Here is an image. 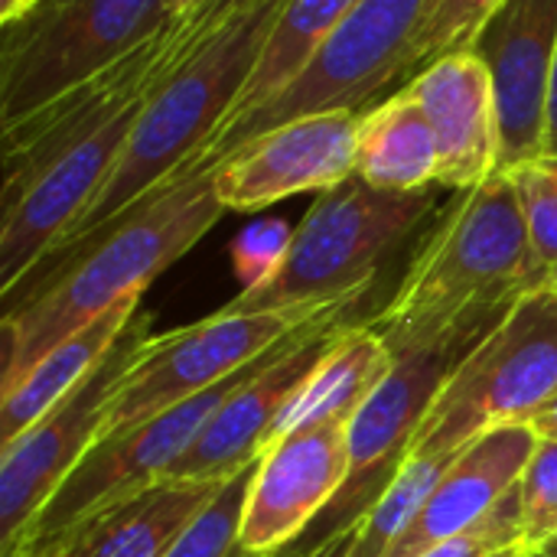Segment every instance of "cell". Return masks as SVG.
Here are the masks:
<instances>
[{"mask_svg": "<svg viewBox=\"0 0 557 557\" xmlns=\"http://www.w3.org/2000/svg\"><path fill=\"white\" fill-rule=\"evenodd\" d=\"M356 176L392 193L437 186V140L424 108L405 88L359 114Z\"/></svg>", "mask_w": 557, "mask_h": 557, "instance_id": "obj_21", "label": "cell"}, {"mask_svg": "<svg viewBox=\"0 0 557 557\" xmlns=\"http://www.w3.org/2000/svg\"><path fill=\"white\" fill-rule=\"evenodd\" d=\"M535 444L539 434L529 424L493 428L470 441L437 480L428 503L392 545L388 557H421L428 548L444 545L490 519L493 509L519 486Z\"/></svg>", "mask_w": 557, "mask_h": 557, "instance_id": "obj_17", "label": "cell"}, {"mask_svg": "<svg viewBox=\"0 0 557 557\" xmlns=\"http://www.w3.org/2000/svg\"><path fill=\"white\" fill-rule=\"evenodd\" d=\"M52 557H62V555H52Z\"/></svg>", "mask_w": 557, "mask_h": 557, "instance_id": "obj_40", "label": "cell"}, {"mask_svg": "<svg viewBox=\"0 0 557 557\" xmlns=\"http://www.w3.org/2000/svg\"><path fill=\"white\" fill-rule=\"evenodd\" d=\"M225 483L160 480L137 496L91 516L62 548V557H166L189 522Z\"/></svg>", "mask_w": 557, "mask_h": 557, "instance_id": "obj_18", "label": "cell"}, {"mask_svg": "<svg viewBox=\"0 0 557 557\" xmlns=\"http://www.w3.org/2000/svg\"><path fill=\"white\" fill-rule=\"evenodd\" d=\"M401 88L418 98L434 131L437 186L460 193L503 170L496 82L476 49L434 59Z\"/></svg>", "mask_w": 557, "mask_h": 557, "instance_id": "obj_16", "label": "cell"}, {"mask_svg": "<svg viewBox=\"0 0 557 557\" xmlns=\"http://www.w3.org/2000/svg\"><path fill=\"white\" fill-rule=\"evenodd\" d=\"M199 0H176V7H180V13H186V10H193Z\"/></svg>", "mask_w": 557, "mask_h": 557, "instance_id": "obj_36", "label": "cell"}, {"mask_svg": "<svg viewBox=\"0 0 557 557\" xmlns=\"http://www.w3.org/2000/svg\"><path fill=\"white\" fill-rule=\"evenodd\" d=\"M506 173L516 183L522 215L529 225V245H532L529 287L557 281V153H542Z\"/></svg>", "mask_w": 557, "mask_h": 557, "instance_id": "obj_24", "label": "cell"}, {"mask_svg": "<svg viewBox=\"0 0 557 557\" xmlns=\"http://www.w3.org/2000/svg\"><path fill=\"white\" fill-rule=\"evenodd\" d=\"M473 49L496 82L503 170L542 157L557 65V0H503Z\"/></svg>", "mask_w": 557, "mask_h": 557, "instance_id": "obj_15", "label": "cell"}, {"mask_svg": "<svg viewBox=\"0 0 557 557\" xmlns=\"http://www.w3.org/2000/svg\"><path fill=\"white\" fill-rule=\"evenodd\" d=\"M460 450H411V457L405 460V467L398 470L392 486L382 493V499L362 519L356 542L346 557H388L392 545L414 522V516L428 503L431 490L437 486V480L447 473V467L457 460Z\"/></svg>", "mask_w": 557, "mask_h": 557, "instance_id": "obj_23", "label": "cell"}, {"mask_svg": "<svg viewBox=\"0 0 557 557\" xmlns=\"http://www.w3.org/2000/svg\"><path fill=\"white\" fill-rule=\"evenodd\" d=\"M290 242H294V225H287L284 219L251 222L232 242V264L242 281V290H255V287L268 284L281 271Z\"/></svg>", "mask_w": 557, "mask_h": 557, "instance_id": "obj_28", "label": "cell"}, {"mask_svg": "<svg viewBox=\"0 0 557 557\" xmlns=\"http://www.w3.org/2000/svg\"><path fill=\"white\" fill-rule=\"evenodd\" d=\"M176 20V0H36L0 26V131L117 69Z\"/></svg>", "mask_w": 557, "mask_h": 557, "instance_id": "obj_5", "label": "cell"}, {"mask_svg": "<svg viewBox=\"0 0 557 557\" xmlns=\"http://www.w3.org/2000/svg\"><path fill=\"white\" fill-rule=\"evenodd\" d=\"M176 42L173 23L117 69L0 131V294L29 274L95 202Z\"/></svg>", "mask_w": 557, "mask_h": 557, "instance_id": "obj_2", "label": "cell"}, {"mask_svg": "<svg viewBox=\"0 0 557 557\" xmlns=\"http://www.w3.org/2000/svg\"><path fill=\"white\" fill-rule=\"evenodd\" d=\"M557 395V281L529 287L460 366L414 450H460L493 428L532 424Z\"/></svg>", "mask_w": 557, "mask_h": 557, "instance_id": "obj_7", "label": "cell"}, {"mask_svg": "<svg viewBox=\"0 0 557 557\" xmlns=\"http://www.w3.org/2000/svg\"><path fill=\"white\" fill-rule=\"evenodd\" d=\"M359 0H287V7L281 10L277 23L264 42L255 75H251L248 88L242 91L232 117L222 124V131L245 121L248 114L264 108L281 88H287L304 72V65L320 52V46L330 39V33L349 16V10Z\"/></svg>", "mask_w": 557, "mask_h": 557, "instance_id": "obj_22", "label": "cell"}, {"mask_svg": "<svg viewBox=\"0 0 557 557\" xmlns=\"http://www.w3.org/2000/svg\"><path fill=\"white\" fill-rule=\"evenodd\" d=\"M496 326L499 323L470 326L424 352L395 359V369L382 379L349 424V476L307 539H326L330 532L362 522L372 512L411 457L441 392Z\"/></svg>", "mask_w": 557, "mask_h": 557, "instance_id": "obj_10", "label": "cell"}, {"mask_svg": "<svg viewBox=\"0 0 557 557\" xmlns=\"http://www.w3.org/2000/svg\"><path fill=\"white\" fill-rule=\"evenodd\" d=\"M506 557H529V548H525V545H516V548H512Z\"/></svg>", "mask_w": 557, "mask_h": 557, "instance_id": "obj_37", "label": "cell"}, {"mask_svg": "<svg viewBox=\"0 0 557 557\" xmlns=\"http://www.w3.org/2000/svg\"><path fill=\"white\" fill-rule=\"evenodd\" d=\"M529 557H557V539H552L548 545H542L535 552H529Z\"/></svg>", "mask_w": 557, "mask_h": 557, "instance_id": "obj_35", "label": "cell"}, {"mask_svg": "<svg viewBox=\"0 0 557 557\" xmlns=\"http://www.w3.org/2000/svg\"><path fill=\"white\" fill-rule=\"evenodd\" d=\"M392 369L395 356L379 330L369 320H352L323 356V362L313 369V375L304 382L297 398L287 405L271 444L317 424H352L359 408Z\"/></svg>", "mask_w": 557, "mask_h": 557, "instance_id": "obj_19", "label": "cell"}, {"mask_svg": "<svg viewBox=\"0 0 557 557\" xmlns=\"http://www.w3.org/2000/svg\"><path fill=\"white\" fill-rule=\"evenodd\" d=\"M359 111H313L290 117L228 153L215 166V189L228 212H258L287 196L326 193L356 176Z\"/></svg>", "mask_w": 557, "mask_h": 557, "instance_id": "obj_13", "label": "cell"}, {"mask_svg": "<svg viewBox=\"0 0 557 557\" xmlns=\"http://www.w3.org/2000/svg\"><path fill=\"white\" fill-rule=\"evenodd\" d=\"M215 160L199 153L95 235L42 258L0 294V395L62 339L147 287L228 212L215 189Z\"/></svg>", "mask_w": 557, "mask_h": 557, "instance_id": "obj_1", "label": "cell"}, {"mask_svg": "<svg viewBox=\"0 0 557 557\" xmlns=\"http://www.w3.org/2000/svg\"><path fill=\"white\" fill-rule=\"evenodd\" d=\"M284 7L287 0H251L193 42H183V33L176 29L180 42L173 62L150 91L117 166L85 215L49 255L95 235L215 140L248 88Z\"/></svg>", "mask_w": 557, "mask_h": 557, "instance_id": "obj_4", "label": "cell"}, {"mask_svg": "<svg viewBox=\"0 0 557 557\" xmlns=\"http://www.w3.org/2000/svg\"><path fill=\"white\" fill-rule=\"evenodd\" d=\"M356 297H366V294H356ZM333 304L261 310V313H232L222 307L199 323L150 336L114 392L101 437L127 431L219 385L222 379L235 375L238 369L271 352L294 330H300L307 320H313Z\"/></svg>", "mask_w": 557, "mask_h": 557, "instance_id": "obj_9", "label": "cell"}, {"mask_svg": "<svg viewBox=\"0 0 557 557\" xmlns=\"http://www.w3.org/2000/svg\"><path fill=\"white\" fill-rule=\"evenodd\" d=\"M36 7V0H0V26L16 23L23 13H29Z\"/></svg>", "mask_w": 557, "mask_h": 557, "instance_id": "obj_33", "label": "cell"}, {"mask_svg": "<svg viewBox=\"0 0 557 557\" xmlns=\"http://www.w3.org/2000/svg\"><path fill=\"white\" fill-rule=\"evenodd\" d=\"M519 499V529L529 552L557 539V441L539 437L532 460L522 470L516 486Z\"/></svg>", "mask_w": 557, "mask_h": 557, "instance_id": "obj_26", "label": "cell"}, {"mask_svg": "<svg viewBox=\"0 0 557 557\" xmlns=\"http://www.w3.org/2000/svg\"><path fill=\"white\" fill-rule=\"evenodd\" d=\"M359 525L362 522H352V525H346V529H336V532H330L326 539H300V542H294V545H284V548H277V552H264V555H255V552H235L232 557H333L356 532H359Z\"/></svg>", "mask_w": 557, "mask_h": 557, "instance_id": "obj_31", "label": "cell"}, {"mask_svg": "<svg viewBox=\"0 0 557 557\" xmlns=\"http://www.w3.org/2000/svg\"><path fill=\"white\" fill-rule=\"evenodd\" d=\"M522 545V529H519V499L516 490L493 509L490 519H483L476 529L428 548L421 557H493L506 548Z\"/></svg>", "mask_w": 557, "mask_h": 557, "instance_id": "obj_29", "label": "cell"}, {"mask_svg": "<svg viewBox=\"0 0 557 557\" xmlns=\"http://www.w3.org/2000/svg\"><path fill=\"white\" fill-rule=\"evenodd\" d=\"M545 153H557V65L555 82H552V101H548V150Z\"/></svg>", "mask_w": 557, "mask_h": 557, "instance_id": "obj_34", "label": "cell"}, {"mask_svg": "<svg viewBox=\"0 0 557 557\" xmlns=\"http://www.w3.org/2000/svg\"><path fill=\"white\" fill-rule=\"evenodd\" d=\"M349 476V424H317L271 444L248 486L238 548L277 552L307 539Z\"/></svg>", "mask_w": 557, "mask_h": 557, "instance_id": "obj_14", "label": "cell"}, {"mask_svg": "<svg viewBox=\"0 0 557 557\" xmlns=\"http://www.w3.org/2000/svg\"><path fill=\"white\" fill-rule=\"evenodd\" d=\"M434 0H359L304 72L264 108L215 134L202 150L222 163L245 140L313 111H366L395 82L414 78L418 36Z\"/></svg>", "mask_w": 557, "mask_h": 557, "instance_id": "obj_8", "label": "cell"}, {"mask_svg": "<svg viewBox=\"0 0 557 557\" xmlns=\"http://www.w3.org/2000/svg\"><path fill=\"white\" fill-rule=\"evenodd\" d=\"M258 463L225 480L219 496L189 522V529L176 539L166 557H232L238 552L242 512L248 499V486Z\"/></svg>", "mask_w": 557, "mask_h": 557, "instance_id": "obj_25", "label": "cell"}, {"mask_svg": "<svg viewBox=\"0 0 557 557\" xmlns=\"http://www.w3.org/2000/svg\"><path fill=\"white\" fill-rule=\"evenodd\" d=\"M499 3L503 0H434L428 23L418 36L414 75L447 52L473 49V42L480 39L486 20L496 13Z\"/></svg>", "mask_w": 557, "mask_h": 557, "instance_id": "obj_27", "label": "cell"}, {"mask_svg": "<svg viewBox=\"0 0 557 557\" xmlns=\"http://www.w3.org/2000/svg\"><path fill=\"white\" fill-rule=\"evenodd\" d=\"M539 437H548V441H557V395L532 418V424H529Z\"/></svg>", "mask_w": 557, "mask_h": 557, "instance_id": "obj_32", "label": "cell"}, {"mask_svg": "<svg viewBox=\"0 0 557 557\" xmlns=\"http://www.w3.org/2000/svg\"><path fill=\"white\" fill-rule=\"evenodd\" d=\"M245 3H251V0H199L193 10L180 13L176 26H180L183 39H186V42H193L196 36L209 33L212 26H219L225 16H232V13H235V10H242Z\"/></svg>", "mask_w": 557, "mask_h": 557, "instance_id": "obj_30", "label": "cell"}, {"mask_svg": "<svg viewBox=\"0 0 557 557\" xmlns=\"http://www.w3.org/2000/svg\"><path fill=\"white\" fill-rule=\"evenodd\" d=\"M359 304L362 297L339 300L304 323L277 356H271L245 385H238L219 405L193 447L166 470L163 480L225 483L235 473L255 467L271 447L287 405L333 349L339 333L356 320Z\"/></svg>", "mask_w": 557, "mask_h": 557, "instance_id": "obj_12", "label": "cell"}, {"mask_svg": "<svg viewBox=\"0 0 557 557\" xmlns=\"http://www.w3.org/2000/svg\"><path fill=\"white\" fill-rule=\"evenodd\" d=\"M509 552H512V548H506V552H499V555H493V557H506V555H509Z\"/></svg>", "mask_w": 557, "mask_h": 557, "instance_id": "obj_39", "label": "cell"}, {"mask_svg": "<svg viewBox=\"0 0 557 557\" xmlns=\"http://www.w3.org/2000/svg\"><path fill=\"white\" fill-rule=\"evenodd\" d=\"M140 300H124L62 339L49 356H42L16 388L0 395V447L16 441L26 428H33L49 408H55L75 385H82L95 366L111 352L117 336L137 317Z\"/></svg>", "mask_w": 557, "mask_h": 557, "instance_id": "obj_20", "label": "cell"}, {"mask_svg": "<svg viewBox=\"0 0 557 557\" xmlns=\"http://www.w3.org/2000/svg\"><path fill=\"white\" fill-rule=\"evenodd\" d=\"M529 281V225L512 176L499 170L454 196L369 323L395 359L414 356L470 326L499 323Z\"/></svg>", "mask_w": 557, "mask_h": 557, "instance_id": "obj_3", "label": "cell"}, {"mask_svg": "<svg viewBox=\"0 0 557 557\" xmlns=\"http://www.w3.org/2000/svg\"><path fill=\"white\" fill-rule=\"evenodd\" d=\"M150 320L153 317L147 310H137L95 372L16 441L0 447V552L20 539L33 516L101 437L114 392L140 346L150 339Z\"/></svg>", "mask_w": 557, "mask_h": 557, "instance_id": "obj_11", "label": "cell"}, {"mask_svg": "<svg viewBox=\"0 0 557 557\" xmlns=\"http://www.w3.org/2000/svg\"><path fill=\"white\" fill-rule=\"evenodd\" d=\"M437 209L434 189L392 193L362 176L317 193L281 271L225 304L232 313H261L287 307H317L369 294L379 268L398 251Z\"/></svg>", "mask_w": 557, "mask_h": 557, "instance_id": "obj_6", "label": "cell"}, {"mask_svg": "<svg viewBox=\"0 0 557 557\" xmlns=\"http://www.w3.org/2000/svg\"><path fill=\"white\" fill-rule=\"evenodd\" d=\"M352 542H356V535H352V539H349V542H346V545H343V548H339V552H336V555H333V557H346V555H349Z\"/></svg>", "mask_w": 557, "mask_h": 557, "instance_id": "obj_38", "label": "cell"}]
</instances>
